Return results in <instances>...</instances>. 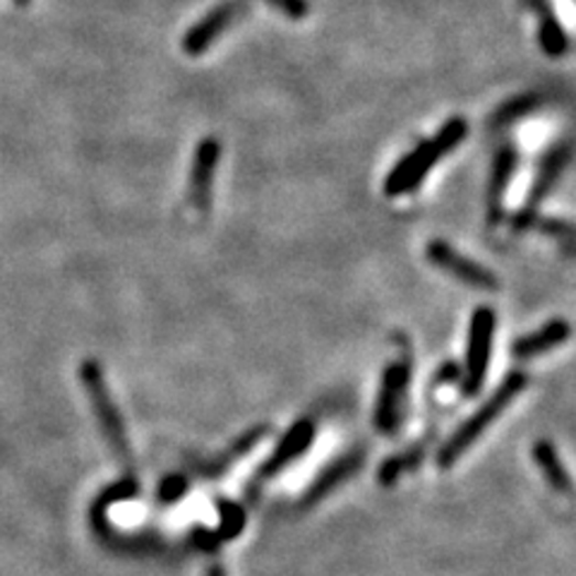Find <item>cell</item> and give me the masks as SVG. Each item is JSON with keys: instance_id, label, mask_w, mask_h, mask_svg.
Listing matches in <instances>:
<instances>
[{"instance_id": "cell-21", "label": "cell", "mask_w": 576, "mask_h": 576, "mask_svg": "<svg viewBox=\"0 0 576 576\" xmlns=\"http://www.w3.org/2000/svg\"><path fill=\"white\" fill-rule=\"evenodd\" d=\"M562 252L572 254V258H576V243H562Z\"/></svg>"}, {"instance_id": "cell-2", "label": "cell", "mask_w": 576, "mask_h": 576, "mask_svg": "<svg viewBox=\"0 0 576 576\" xmlns=\"http://www.w3.org/2000/svg\"><path fill=\"white\" fill-rule=\"evenodd\" d=\"M526 384H529L526 372H509L504 382L498 387V390H495V394L486 401V404H480V409L471 415V419H466L457 431L447 437L445 445L439 447L437 466L452 468L454 464H457L464 454L476 445V439L488 431L492 421L498 419V415H502L507 411V406L526 390Z\"/></svg>"}, {"instance_id": "cell-4", "label": "cell", "mask_w": 576, "mask_h": 576, "mask_svg": "<svg viewBox=\"0 0 576 576\" xmlns=\"http://www.w3.org/2000/svg\"><path fill=\"white\" fill-rule=\"evenodd\" d=\"M498 327V315L492 307H478L471 317V329H468V348H466V366H464V396H476L483 390L490 354H492V337Z\"/></svg>"}, {"instance_id": "cell-17", "label": "cell", "mask_w": 576, "mask_h": 576, "mask_svg": "<svg viewBox=\"0 0 576 576\" xmlns=\"http://www.w3.org/2000/svg\"><path fill=\"white\" fill-rule=\"evenodd\" d=\"M533 229H539L545 236L559 238V243H576V224L562 219H541L535 217Z\"/></svg>"}, {"instance_id": "cell-6", "label": "cell", "mask_w": 576, "mask_h": 576, "mask_svg": "<svg viewBox=\"0 0 576 576\" xmlns=\"http://www.w3.org/2000/svg\"><path fill=\"white\" fill-rule=\"evenodd\" d=\"M411 382V363L409 360H396V363L387 366L382 372V387L378 394V406H374V427L382 435H394L401 421H404L406 396Z\"/></svg>"}, {"instance_id": "cell-1", "label": "cell", "mask_w": 576, "mask_h": 576, "mask_svg": "<svg viewBox=\"0 0 576 576\" xmlns=\"http://www.w3.org/2000/svg\"><path fill=\"white\" fill-rule=\"evenodd\" d=\"M468 135V123L464 118H449L445 126L437 130L433 140H425L413 152H409L401 162L390 171L384 181L387 197H401L413 193L427 173L435 169L439 159H445L454 146H459Z\"/></svg>"}, {"instance_id": "cell-5", "label": "cell", "mask_w": 576, "mask_h": 576, "mask_svg": "<svg viewBox=\"0 0 576 576\" xmlns=\"http://www.w3.org/2000/svg\"><path fill=\"white\" fill-rule=\"evenodd\" d=\"M569 162H572V144L569 142H557L545 152V156L541 159V164H539V173H535V181L531 185L526 207L521 209L512 221L514 231L533 229V221H535V217H539L541 203L547 195H551V191L562 178V173H565Z\"/></svg>"}, {"instance_id": "cell-14", "label": "cell", "mask_w": 576, "mask_h": 576, "mask_svg": "<svg viewBox=\"0 0 576 576\" xmlns=\"http://www.w3.org/2000/svg\"><path fill=\"white\" fill-rule=\"evenodd\" d=\"M533 459L539 464V468L543 471V476L547 478V483H551L557 492H565L572 495L574 486H572V478L567 474L565 464H562L557 449L553 447L551 439H539L533 445Z\"/></svg>"}, {"instance_id": "cell-8", "label": "cell", "mask_w": 576, "mask_h": 576, "mask_svg": "<svg viewBox=\"0 0 576 576\" xmlns=\"http://www.w3.org/2000/svg\"><path fill=\"white\" fill-rule=\"evenodd\" d=\"M243 10H246L243 0H226V3H221L219 8L207 12L203 20L187 30V34L183 39V51L187 53V56H199V53H205L214 42H217L226 26H231V22Z\"/></svg>"}, {"instance_id": "cell-20", "label": "cell", "mask_w": 576, "mask_h": 576, "mask_svg": "<svg viewBox=\"0 0 576 576\" xmlns=\"http://www.w3.org/2000/svg\"><path fill=\"white\" fill-rule=\"evenodd\" d=\"M185 488H187L185 478H181V476H176V478H166V480H164V486H162V500L171 502V500L181 498V495L185 492Z\"/></svg>"}, {"instance_id": "cell-3", "label": "cell", "mask_w": 576, "mask_h": 576, "mask_svg": "<svg viewBox=\"0 0 576 576\" xmlns=\"http://www.w3.org/2000/svg\"><path fill=\"white\" fill-rule=\"evenodd\" d=\"M79 378H83L85 392L91 401L94 413H97L106 442L111 445L116 457L123 461L126 466H130L132 454H130V447H128V435H126V427H123V419H120V413H118L113 399L109 394V387H106L101 366L97 363V360H85L83 368H79Z\"/></svg>"}, {"instance_id": "cell-11", "label": "cell", "mask_w": 576, "mask_h": 576, "mask_svg": "<svg viewBox=\"0 0 576 576\" xmlns=\"http://www.w3.org/2000/svg\"><path fill=\"white\" fill-rule=\"evenodd\" d=\"M519 166V152L514 144H504L502 150H498L492 162V173H490V183H488V221L498 224L502 221L504 214V195H507V185L514 178V171Z\"/></svg>"}, {"instance_id": "cell-10", "label": "cell", "mask_w": 576, "mask_h": 576, "mask_svg": "<svg viewBox=\"0 0 576 576\" xmlns=\"http://www.w3.org/2000/svg\"><path fill=\"white\" fill-rule=\"evenodd\" d=\"M313 439H315V421L301 419L284 437H281L276 449L272 452V457L260 466L258 474H254V483H262V480L279 474L281 468L289 466L291 461H296L303 452L311 449Z\"/></svg>"}, {"instance_id": "cell-19", "label": "cell", "mask_w": 576, "mask_h": 576, "mask_svg": "<svg viewBox=\"0 0 576 576\" xmlns=\"http://www.w3.org/2000/svg\"><path fill=\"white\" fill-rule=\"evenodd\" d=\"M449 382L461 387V382H464V368H461V366H457V363H445V366H442V368L437 370L435 384H449Z\"/></svg>"}, {"instance_id": "cell-7", "label": "cell", "mask_w": 576, "mask_h": 576, "mask_svg": "<svg viewBox=\"0 0 576 576\" xmlns=\"http://www.w3.org/2000/svg\"><path fill=\"white\" fill-rule=\"evenodd\" d=\"M425 258H427V262L435 264L437 270L461 281V284H466V286L480 289V291L500 289V279L495 276L488 267L478 264L471 258H466V254H459L449 243H445V240H431L425 248Z\"/></svg>"}, {"instance_id": "cell-23", "label": "cell", "mask_w": 576, "mask_h": 576, "mask_svg": "<svg viewBox=\"0 0 576 576\" xmlns=\"http://www.w3.org/2000/svg\"><path fill=\"white\" fill-rule=\"evenodd\" d=\"M26 3H30V0H15V6H20V8H24Z\"/></svg>"}, {"instance_id": "cell-9", "label": "cell", "mask_w": 576, "mask_h": 576, "mask_svg": "<svg viewBox=\"0 0 576 576\" xmlns=\"http://www.w3.org/2000/svg\"><path fill=\"white\" fill-rule=\"evenodd\" d=\"M221 156V144L219 140L207 138L197 144L195 162L191 171V205L199 211L207 214L211 207V187H214V173H217Z\"/></svg>"}, {"instance_id": "cell-12", "label": "cell", "mask_w": 576, "mask_h": 576, "mask_svg": "<svg viewBox=\"0 0 576 576\" xmlns=\"http://www.w3.org/2000/svg\"><path fill=\"white\" fill-rule=\"evenodd\" d=\"M569 339H572V325L567 323V319H551V323L543 325L541 329H535V332L526 334V337L517 339L512 344V356L521 358V360H529V358L553 351V348L562 346Z\"/></svg>"}, {"instance_id": "cell-13", "label": "cell", "mask_w": 576, "mask_h": 576, "mask_svg": "<svg viewBox=\"0 0 576 576\" xmlns=\"http://www.w3.org/2000/svg\"><path fill=\"white\" fill-rule=\"evenodd\" d=\"M360 464H363V452H360V449L348 452L346 457L337 459L332 466H327L323 474L317 476V480L313 483L311 492L305 495V500H307V502L319 500V498H323V495H327L329 490L337 488V486L341 483V480H346L348 476H354V474L358 471V468H360Z\"/></svg>"}, {"instance_id": "cell-15", "label": "cell", "mask_w": 576, "mask_h": 576, "mask_svg": "<svg viewBox=\"0 0 576 576\" xmlns=\"http://www.w3.org/2000/svg\"><path fill=\"white\" fill-rule=\"evenodd\" d=\"M425 452H427V442L421 439L419 445H413L411 449L394 454V457H390L380 466V471H378L380 483L382 486H394L401 474H409V471H413V468H419L423 464Z\"/></svg>"}, {"instance_id": "cell-16", "label": "cell", "mask_w": 576, "mask_h": 576, "mask_svg": "<svg viewBox=\"0 0 576 576\" xmlns=\"http://www.w3.org/2000/svg\"><path fill=\"white\" fill-rule=\"evenodd\" d=\"M541 106H543V97H541V94H521V97L509 99L507 104L500 106L498 111H495V116H492V128H502V126L514 123V120L529 116L531 111L541 109Z\"/></svg>"}, {"instance_id": "cell-18", "label": "cell", "mask_w": 576, "mask_h": 576, "mask_svg": "<svg viewBox=\"0 0 576 576\" xmlns=\"http://www.w3.org/2000/svg\"><path fill=\"white\" fill-rule=\"evenodd\" d=\"M267 3H272L276 10H281L284 15L293 18V20H301L307 15V12H311L305 0H267Z\"/></svg>"}, {"instance_id": "cell-22", "label": "cell", "mask_w": 576, "mask_h": 576, "mask_svg": "<svg viewBox=\"0 0 576 576\" xmlns=\"http://www.w3.org/2000/svg\"><path fill=\"white\" fill-rule=\"evenodd\" d=\"M209 576H224V574H221V569H219V567H214V569L209 572Z\"/></svg>"}]
</instances>
